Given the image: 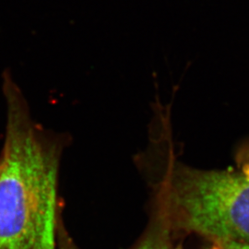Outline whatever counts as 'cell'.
I'll use <instances>...</instances> for the list:
<instances>
[{"label": "cell", "mask_w": 249, "mask_h": 249, "mask_svg": "<svg viewBox=\"0 0 249 249\" xmlns=\"http://www.w3.org/2000/svg\"><path fill=\"white\" fill-rule=\"evenodd\" d=\"M2 78L7 124L0 153V249H57L62 143L32 118L9 70Z\"/></svg>", "instance_id": "6da1fadb"}, {"label": "cell", "mask_w": 249, "mask_h": 249, "mask_svg": "<svg viewBox=\"0 0 249 249\" xmlns=\"http://www.w3.org/2000/svg\"><path fill=\"white\" fill-rule=\"evenodd\" d=\"M169 162L156 193L154 214L178 236L196 233L214 244L249 245V172Z\"/></svg>", "instance_id": "7a4b0ae2"}, {"label": "cell", "mask_w": 249, "mask_h": 249, "mask_svg": "<svg viewBox=\"0 0 249 249\" xmlns=\"http://www.w3.org/2000/svg\"><path fill=\"white\" fill-rule=\"evenodd\" d=\"M132 249H183L181 243L169 227L152 215L149 228Z\"/></svg>", "instance_id": "3957f363"}, {"label": "cell", "mask_w": 249, "mask_h": 249, "mask_svg": "<svg viewBox=\"0 0 249 249\" xmlns=\"http://www.w3.org/2000/svg\"><path fill=\"white\" fill-rule=\"evenodd\" d=\"M57 249H80L77 245L73 242L69 233L66 231L63 227L61 221L58 226V233H57Z\"/></svg>", "instance_id": "277c9868"}, {"label": "cell", "mask_w": 249, "mask_h": 249, "mask_svg": "<svg viewBox=\"0 0 249 249\" xmlns=\"http://www.w3.org/2000/svg\"><path fill=\"white\" fill-rule=\"evenodd\" d=\"M217 245L221 246L223 249H249V245L248 244L235 241H225Z\"/></svg>", "instance_id": "5b68a950"}]
</instances>
